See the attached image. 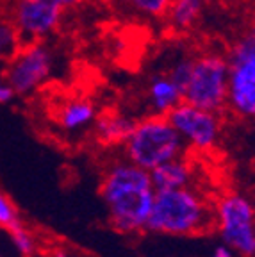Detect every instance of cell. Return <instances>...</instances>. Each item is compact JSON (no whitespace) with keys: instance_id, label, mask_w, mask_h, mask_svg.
Segmentation results:
<instances>
[{"instance_id":"obj_23","label":"cell","mask_w":255,"mask_h":257,"mask_svg":"<svg viewBox=\"0 0 255 257\" xmlns=\"http://www.w3.org/2000/svg\"><path fill=\"white\" fill-rule=\"evenodd\" d=\"M50 257H72L68 252H64V250H56V252H52V255Z\"/></svg>"},{"instance_id":"obj_22","label":"cell","mask_w":255,"mask_h":257,"mask_svg":"<svg viewBox=\"0 0 255 257\" xmlns=\"http://www.w3.org/2000/svg\"><path fill=\"white\" fill-rule=\"evenodd\" d=\"M54 4H57L59 8L66 9V8H73V6H77L80 2V0H52Z\"/></svg>"},{"instance_id":"obj_5","label":"cell","mask_w":255,"mask_h":257,"mask_svg":"<svg viewBox=\"0 0 255 257\" xmlns=\"http://www.w3.org/2000/svg\"><path fill=\"white\" fill-rule=\"evenodd\" d=\"M184 102L211 112H221L228 102V61L216 52L193 61V72L184 89Z\"/></svg>"},{"instance_id":"obj_15","label":"cell","mask_w":255,"mask_h":257,"mask_svg":"<svg viewBox=\"0 0 255 257\" xmlns=\"http://www.w3.org/2000/svg\"><path fill=\"white\" fill-rule=\"evenodd\" d=\"M22 47L18 31L13 24L0 22V61H9Z\"/></svg>"},{"instance_id":"obj_17","label":"cell","mask_w":255,"mask_h":257,"mask_svg":"<svg viewBox=\"0 0 255 257\" xmlns=\"http://www.w3.org/2000/svg\"><path fill=\"white\" fill-rule=\"evenodd\" d=\"M9 234H11V241H13V245H15V248L18 250L22 255H25V257L34 255V252H36V241H34L32 234L25 229L24 225L9 230Z\"/></svg>"},{"instance_id":"obj_1","label":"cell","mask_w":255,"mask_h":257,"mask_svg":"<svg viewBox=\"0 0 255 257\" xmlns=\"http://www.w3.org/2000/svg\"><path fill=\"white\" fill-rule=\"evenodd\" d=\"M156 193L150 172L127 159L112 163L100 182V197L112 229L123 234L147 230Z\"/></svg>"},{"instance_id":"obj_18","label":"cell","mask_w":255,"mask_h":257,"mask_svg":"<svg viewBox=\"0 0 255 257\" xmlns=\"http://www.w3.org/2000/svg\"><path fill=\"white\" fill-rule=\"evenodd\" d=\"M129 4L136 9L141 15L154 16V18H159L164 16L172 4V0H127Z\"/></svg>"},{"instance_id":"obj_11","label":"cell","mask_w":255,"mask_h":257,"mask_svg":"<svg viewBox=\"0 0 255 257\" xmlns=\"http://www.w3.org/2000/svg\"><path fill=\"white\" fill-rule=\"evenodd\" d=\"M193 175H195V172H193L191 163L186 161L184 157L168 161V163L157 166V168H154L150 172L152 184H154L156 191L191 188Z\"/></svg>"},{"instance_id":"obj_12","label":"cell","mask_w":255,"mask_h":257,"mask_svg":"<svg viewBox=\"0 0 255 257\" xmlns=\"http://www.w3.org/2000/svg\"><path fill=\"white\" fill-rule=\"evenodd\" d=\"M148 105L152 109V114H164L172 111L175 105L184 100L182 89L166 75L152 77L147 91Z\"/></svg>"},{"instance_id":"obj_21","label":"cell","mask_w":255,"mask_h":257,"mask_svg":"<svg viewBox=\"0 0 255 257\" xmlns=\"http://www.w3.org/2000/svg\"><path fill=\"white\" fill-rule=\"evenodd\" d=\"M211 257H234V250L228 248V246L223 243V245H218V246H216Z\"/></svg>"},{"instance_id":"obj_4","label":"cell","mask_w":255,"mask_h":257,"mask_svg":"<svg viewBox=\"0 0 255 257\" xmlns=\"http://www.w3.org/2000/svg\"><path fill=\"white\" fill-rule=\"evenodd\" d=\"M227 107L241 118H255V25L228 50Z\"/></svg>"},{"instance_id":"obj_2","label":"cell","mask_w":255,"mask_h":257,"mask_svg":"<svg viewBox=\"0 0 255 257\" xmlns=\"http://www.w3.org/2000/svg\"><path fill=\"white\" fill-rule=\"evenodd\" d=\"M216 225L214 209L193 188L163 189L148 218L147 230L166 236H196Z\"/></svg>"},{"instance_id":"obj_19","label":"cell","mask_w":255,"mask_h":257,"mask_svg":"<svg viewBox=\"0 0 255 257\" xmlns=\"http://www.w3.org/2000/svg\"><path fill=\"white\" fill-rule=\"evenodd\" d=\"M193 61H195V59H186V57H182V59L175 61V63L172 64L170 72H168V77H170V79H172L173 82H175V84L182 89V95H184V89H186V86H188L189 79H191Z\"/></svg>"},{"instance_id":"obj_20","label":"cell","mask_w":255,"mask_h":257,"mask_svg":"<svg viewBox=\"0 0 255 257\" xmlns=\"http://www.w3.org/2000/svg\"><path fill=\"white\" fill-rule=\"evenodd\" d=\"M15 95H16V93L13 91V88L9 86L8 80L0 77V104H9Z\"/></svg>"},{"instance_id":"obj_8","label":"cell","mask_w":255,"mask_h":257,"mask_svg":"<svg viewBox=\"0 0 255 257\" xmlns=\"http://www.w3.org/2000/svg\"><path fill=\"white\" fill-rule=\"evenodd\" d=\"M186 145L196 150H211L219 141L221 123L216 112L200 109L188 102H180L166 114Z\"/></svg>"},{"instance_id":"obj_13","label":"cell","mask_w":255,"mask_h":257,"mask_svg":"<svg viewBox=\"0 0 255 257\" xmlns=\"http://www.w3.org/2000/svg\"><path fill=\"white\" fill-rule=\"evenodd\" d=\"M96 116L98 114L91 102L86 98H75V100H68L59 109L57 121L68 133H77V131H84L95 123Z\"/></svg>"},{"instance_id":"obj_16","label":"cell","mask_w":255,"mask_h":257,"mask_svg":"<svg viewBox=\"0 0 255 257\" xmlns=\"http://www.w3.org/2000/svg\"><path fill=\"white\" fill-rule=\"evenodd\" d=\"M22 220L18 214V209L11 202V198L6 195L4 191H0V227L6 230H13L16 227H20Z\"/></svg>"},{"instance_id":"obj_3","label":"cell","mask_w":255,"mask_h":257,"mask_svg":"<svg viewBox=\"0 0 255 257\" xmlns=\"http://www.w3.org/2000/svg\"><path fill=\"white\" fill-rule=\"evenodd\" d=\"M125 159L132 165L152 172L168 161L182 157L186 141L164 114H150L136 121L131 136L121 147Z\"/></svg>"},{"instance_id":"obj_14","label":"cell","mask_w":255,"mask_h":257,"mask_svg":"<svg viewBox=\"0 0 255 257\" xmlns=\"http://www.w3.org/2000/svg\"><path fill=\"white\" fill-rule=\"evenodd\" d=\"M205 0H172L168 8V22L177 31H189L202 18Z\"/></svg>"},{"instance_id":"obj_6","label":"cell","mask_w":255,"mask_h":257,"mask_svg":"<svg viewBox=\"0 0 255 257\" xmlns=\"http://www.w3.org/2000/svg\"><path fill=\"white\" fill-rule=\"evenodd\" d=\"M223 243L243 257H255V205L241 193H228L216 205Z\"/></svg>"},{"instance_id":"obj_10","label":"cell","mask_w":255,"mask_h":257,"mask_svg":"<svg viewBox=\"0 0 255 257\" xmlns=\"http://www.w3.org/2000/svg\"><path fill=\"white\" fill-rule=\"evenodd\" d=\"M134 125L136 120L125 116L121 112H104L96 116L93 123V134L100 147L114 149V147H123Z\"/></svg>"},{"instance_id":"obj_9","label":"cell","mask_w":255,"mask_h":257,"mask_svg":"<svg viewBox=\"0 0 255 257\" xmlns=\"http://www.w3.org/2000/svg\"><path fill=\"white\" fill-rule=\"evenodd\" d=\"M63 11L52 0H16L13 25L20 34L22 45L52 34L63 18Z\"/></svg>"},{"instance_id":"obj_7","label":"cell","mask_w":255,"mask_h":257,"mask_svg":"<svg viewBox=\"0 0 255 257\" xmlns=\"http://www.w3.org/2000/svg\"><path fill=\"white\" fill-rule=\"evenodd\" d=\"M54 70V56L43 41H32L20 47L9 59L4 79L16 95H31L48 80Z\"/></svg>"}]
</instances>
